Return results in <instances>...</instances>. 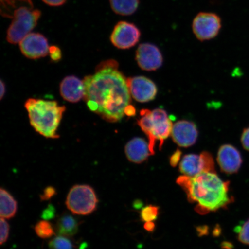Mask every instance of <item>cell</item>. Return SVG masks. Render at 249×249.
<instances>
[{"mask_svg": "<svg viewBox=\"0 0 249 249\" xmlns=\"http://www.w3.org/2000/svg\"><path fill=\"white\" fill-rule=\"evenodd\" d=\"M85 101L89 110L110 123L119 122L131 105L127 79L118 70V64L111 60L101 62L93 75L85 77Z\"/></svg>", "mask_w": 249, "mask_h": 249, "instance_id": "1", "label": "cell"}, {"mask_svg": "<svg viewBox=\"0 0 249 249\" xmlns=\"http://www.w3.org/2000/svg\"><path fill=\"white\" fill-rule=\"evenodd\" d=\"M177 183L185 191L189 201L197 204L195 210L202 214L226 208L233 201L229 194L230 182H224L216 173L180 176Z\"/></svg>", "mask_w": 249, "mask_h": 249, "instance_id": "2", "label": "cell"}, {"mask_svg": "<svg viewBox=\"0 0 249 249\" xmlns=\"http://www.w3.org/2000/svg\"><path fill=\"white\" fill-rule=\"evenodd\" d=\"M31 126L37 133L48 139H58L59 126L66 107L54 101L30 98L24 105Z\"/></svg>", "mask_w": 249, "mask_h": 249, "instance_id": "3", "label": "cell"}, {"mask_svg": "<svg viewBox=\"0 0 249 249\" xmlns=\"http://www.w3.org/2000/svg\"><path fill=\"white\" fill-rule=\"evenodd\" d=\"M138 124L149 140L152 155L155 154L156 142H158L161 149L164 140L169 138L172 130L173 123L166 111L161 108L151 111L143 109L140 111Z\"/></svg>", "mask_w": 249, "mask_h": 249, "instance_id": "4", "label": "cell"}, {"mask_svg": "<svg viewBox=\"0 0 249 249\" xmlns=\"http://www.w3.org/2000/svg\"><path fill=\"white\" fill-rule=\"evenodd\" d=\"M99 200L94 189L89 185H76L71 187L67 195L65 204L68 210L76 215L86 216L97 209Z\"/></svg>", "mask_w": 249, "mask_h": 249, "instance_id": "5", "label": "cell"}, {"mask_svg": "<svg viewBox=\"0 0 249 249\" xmlns=\"http://www.w3.org/2000/svg\"><path fill=\"white\" fill-rule=\"evenodd\" d=\"M41 15L38 9L21 7L16 9L7 31V40L12 44L20 43L36 26Z\"/></svg>", "mask_w": 249, "mask_h": 249, "instance_id": "6", "label": "cell"}, {"mask_svg": "<svg viewBox=\"0 0 249 249\" xmlns=\"http://www.w3.org/2000/svg\"><path fill=\"white\" fill-rule=\"evenodd\" d=\"M222 27V18L212 12H199L192 24L193 33L196 38L202 42L216 38Z\"/></svg>", "mask_w": 249, "mask_h": 249, "instance_id": "7", "label": "cell"}, {"mask_svg": "<svg viewBox=\"0 0 249 249\" xmlns=\"http://www.w3.org/2000/svg\"><path fill=\"white\" fill-rule=\"evenodd\" d=\"M180 172L183 176L194 177L204 172L216 173L213 156L210 152H202L200 155L184 156L179 164Z\"/></svg>", "mask_w": 249, "mask_h": 249, "instance_id": "8", "label": "cell"}, {"mask_svg": "<svg viewBox=\"0 0 249 249\" xmlns=\"http://www.w3.org/2000/svg\"><path fill=\"white\" fill-rule=\"evenodd\" d=\"M141 31L135 24L120 21L114 28L110 40L115 47L120 49H129L139 42Z\"/></svg>", "mask_w": 249, "mask_h": 249, "instance_id": "9", "label": "cell"}, {"mask_svg": "<svg viewBox=\"0 0 249 249\" xmlns=\"http://www.w3.org/2000/svg\"><path fill=\"white\" fill-rule=\"evenodd\" d=\"M21 52L25 57L36 60L46 57L49 53L48 40L39 33H30L19 43Z\"/></svg>", "mask_w": 249, "mask_h": 249, "instance_id": "10", "label": "cell"}, {"mask_svg": "<svg viewBox=\"0 0 249 249\" xmlns=\"http://www.w3.org/2000/svg\"><path fill=\"white\" fill-rule=\"evenodd\" d=\"M136 60L142 70L154 71L162 65L163 58L158 46L150 43H143L137 49Z\"/></svg>", "mask_w": 249, "mask_h": 249, "instance_id": "11", "label": "cell"}, {"mask_svg": "<svg viewBox=\"0 0 249 249\" xmlns=\"http://www.w3.org/2000/svg\"><path fill=\"white\" fill-rule=\"evenodd\" d=\"M130 94L136 101L145 103L153 101L157 96V86L148 78L135 76L127 79Z\"/></svg>", "mask_w": 249, "mask_h": 249, "instance_id": "12", "label": "cell"}, {"mask_svg": "<svg viewBox=\"0 0 249 249\" xmlns=\"http://www.w3.org/2000/svg\"><path fill=\"white\" fill-rule=\"evenodd\" d=\"M217 161L221 170L227 174L238 173L243 162L240 152L230 144L221 146L217 152Z\"/></svg>", "mask_w": 249, "mask_h": 249, "instance_id": "13", "label": "cell"}, {"mask_svg": "<svg viewBox=\"0 0 249 249\" xmlns=\"http://www.w3.org/2000/svg\"><path fill=\"white\" fill-rule=\"evenodd\" d=\"M171 135L174 142L179 147L187 148L195 144L198 132L194 123L180 120L173 124Z\"/></svg>", "mask_w": 249, "mask_h": 249, "instance_id": "14", "label": "cell"}, {"mask_svg": "<svg viewBox=\"0 0 249 249\" xmlns=\"http://www.w3.org/2000/svg\"><path fill=\"white\" fill-rule=\"evenodd\" d=\"M60 91L64 100L71 103L79 102L85 98V84L76 76H68L62 80Z\"/></svg>", "mask_w": 249, "mask_h": 249, "instance_id": "15", "label": "cell"}, {"mask_svg": "<svg viewBox=\"0 0 249 249\" xmlns=\"http://www.w3.org/2000/svg\"><path fill=\"white\" fill-rule=\"evenodd\" d=\"M125 155L130 161L134 163H142L152 155L149 143L142 138H135L127 143L124 147Z\"/></svg>", "mask_w": 249, "mask_h": 249, "instance_id": "16", "label": "cell"}, {"mask_svg": "<svg viewBox=\"0 0 249 249\" xmlns=\"http://www.w3.org/2000/svg\"><path fill=\"white\" fill-rule=\"evenodd\" d=\"M81 223L82 221L73 214L64 213L58 218L55 226V232L65 237H73L79 231Z\"/></svg>", "mask_w": 249, "mask_h": 249, "instance_id": "17", "label": "cell"}, {"mask_svg": "<svg viewBox=\"0 0 249 249\" xmlns=\"http://www.w3.org/2000/svg\"><path fill=\"white\" fill-rule=\"evenodd\" d=\"M18 202L7 190L0 189V216L5 219L13 218L17 213Z\"/></svg>", "mask_w": 249, "mask_h": 249, "instance_id": "18", "label": "cell"}, {"mask_svg": "<svg viewBox=\"0 0 249 249\" xmlns=\"http://www.w3.org/2000/svg\"><path fill=\"white\" fill-rule=\"evenodd\" d=\"M111 9L121 16H130L135 13L140 5V0H110Z\"/></svg>", "mask_w": 249, "mask_h": 249, "instance_id": "19", "label": "cell"}, {"mask_svg": "<svg viewBox=\"0 0 249 249\" xmlns=\"http://www.w3.org/2000/svg\"><path fill=\"white\" fill-rule=\"evenodd\" d=\"M34 230L37 236L42 239H49L55 235V227L48 220L39 221L34 227Z\"/></svg>", "mask_w": 249, "mask_h": 249, "instance_id": "20", "label": "cell"}, {"mask_svg": "<svg viewBox=\"0 0 249 249\" xmlns=\"http://www.w3.org/2000/svg\"><path fill=\"white\" fill-rule=\"evenodd\" d=\"M160 213V208L153 205H149L142 208L140 212V218L142 222H154L157 220Z\"/></svg>", "mask_w": 249, "mask_h": 249, "instance_id": "21", "label": "cell"}, {"mask_svg": "<svg viewBox=\"0 0 249 249\" xmlns=\"http://www.w3.org/2000/svg\"><path fill=\"white\" fill-rule=\"evenodd\" d=\"M49 249H73L72 242L65 236L59 235L49 242Z\"/></svg>", "mask_w": 249, "mask_h": 249, "instance_id": "22", "label": "cell"}, {"mask_svg": "<svg viewBox=\"0 0 249 249\" xmlns=\"http://www.w3.org/2000/svg\"><path fill=\"white\" fill-rule=\"evenodd\" d=\"M235 231L238 234V239L242 244L249 245V219L241 225L235 227Z\"/></svg>", "mask_w": 249, "mask_h": 249, "instance_id": "23", "label": "cell"}, {"mask_svg": "<svg viewBox=\"0 0 249 249\" xmlns=\"http://www.w3.org/2000/svg\"><path fill=\"white\" fill-rule=\"evenodd\" d=\"M0 230H1V238H0V245H2L8 241L9 235V227L8 223L5 219L1 217L0 220Z\"/></svg>", "mask_w": 249, "mask_h": 249, "instance_id": "24", "label": "cell"}, {"mask_svg": "<svg viewBox=\"0 0 249 249\" xmlns=\"http://www.w3.org/2000/svg\"><path fill=\"white\" fill-rule=\"evenodd\" d=\"M57 190L53 186H49L43 190V194L40 195V199L42 201H48L57 195Z\"/></svg>", "mask_w": 249, "mask_h": 249, "instance_id": "25", "label": "cell"}, {"mask_svg": "<svg viewBox=\"0 0 249 249\" xmlns=\"http://www.w3.org/2000/svg\"><path fill=\"white\" fill-rule=\"evenodd\" d=\"M55 217V208L53 205L50 204L48 206L42 211L41 217L43 220H49L53 219Z\"/></svg>", "mask_w": 249, "mask_h": 249, "instance_id": "26", "label": "cell"}, {"mask_svg": "<svg viewBox=\"0 0 249 249\" xmlns=\"http://www.w3.org/2000/svg\"><path fill=\"white\" fill-rule=\"evenodd\" d=\"M50 57L54 62H58L61 60L62 58V52L60 48L57 46H51L49 48Z\"/></svg>", "mask_w": 249, "mask_h": 249, "instance_id": "27", "label": "cell"}, {"mask_svg": "<svg viewBox=\"0 0 249 249\" xmlns=\"http://www.w3.org/2000/svg\"><path fill=\"white\" fill-rule=\"evenodd\" d=\"M241 142L243 147L249 151V126L244 130L241 135Z\"/></svg>", "mask_w": 249, "mask_h": 249, "instance_id": "28", "label": "cell"}, {"mask_svg": "<svg viewBox=\"0 0 249 249\" xmlns=\"http://www.w3.org/2000/svg\"><path fill=\"white\" fill-rule=\"evenodd\" d=\"M181 157V152L177 149L174 153L171 156L170 158V163L171 166L176 167L178 164Z\"/></svg>", "mask_w": 249, "mask_h": 249, "instance_id": "29", "label": "cell"}, {"mask_svg": "<svg viewBox=\"0 0 249 249\" xmlns=\"http://www.w3.org/2000/svg\"><path fill=\"white\" fill-rule=\"evenodd\" d=\"M45 4L50 6H53V7H58L63 5L67 0H42Z\"/></svg>", "mask_w": 249, "mask_h": 249, "instance_id": "30", "label": "cell"}, {"mask_svg": "<svg viewBox=\"0 0 249 249\" xmlns=\"http://www.w3.org/2000/svg\"><path fill=\"white\" fill-rule=\"evenodd\" d=\"M136 113V109L135 107H134L132 105H130L129 106H128V107H126L125 111H124V114H125V116L128 117L135 116Z\"/></svg>", "mask_w": 249, "mask_h": 249, "instance_id": "31", "label": "cell"}, {"mask_svg": "<svg viewBox=\"0 0 249 249\" xmlns=\"http://www.w3.org/2000/svg\"><path fill=\"white\" fill-rule=\"evenodd\" d=\"M4 1L5 4H7V5H12L17 1H23L27 2L30 6H32V2L31 0H2V1Z\"/></svg>", "mask_w": 249, "mask_h": 249, "instance_id": "32", "label": "cell"}, {"mask_svg": "<svg viewBox=\"0 0 249 249\" xmlns=\"http://www.w3.org/2000/svg\"><path fill=\"white\" fill-rule=\"evenodd\" d=\"M155 227V225L153 222H145L144 224V229L148 231H153Z\"/></svg>", "mask_w": 249, "mask_h": 249, "instance_id": "33", "label": "cell"}, {"mask_svg": "<svg viewBox=\"0 0 249 249\" xmlns=\"http://www.w3.org/2000/svg\"><path fill=\"white\" fill-rule=\"evenodd\" d=\"M5 92V85L4 83L2 82V80H1V93H0V99H1V100H2L3 98H4Z\"/></svg>", "mask_w": 249, "mask_h": 249, "instance_id": "34", "label": "cell"}]
</instances>
